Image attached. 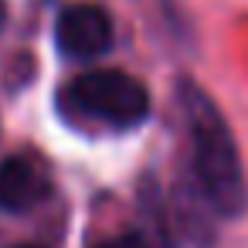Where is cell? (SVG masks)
<instances>
[{
	"mask_svg": "<svg viewBox=\"0 0 248 248\" xmlns=\"http://www.w3.org/2000/svg\"><path fill=\"white\" fill-rule=\"evenodd\" d=\"M177 99L184 109V123L190 129V150H194V177L201 184V194L211 211H217L224 221L245 217L248 211V180L241 167L238 143L231 136V126L224 123L214 99L190 78L177 82Z\"/></svg>",
	"mask_w": 248,
	"mask_h": 248,
	"instance_id": "1",
	"label": "cell"
},
{
	"mask_svg": "<svg viewBox=\"0 0 248 248\" xmlns=\"http://www.w3.org/2000/svg\"><path fill=\"white\" fill-rule=\"evenodd\" d=\"M58 112L85 129H133L150 116V92L119 68L82 72L58 92Z\"/></svg>",
	"mask_w": 248,
	"mask_h": 248,
	"instance_id": "2",
	"label": "cell"
},
{
	"mask_svg": "<svg viewBox=\"0 0 248 248\" xmlns=\"http://www.w3.org/2000/svg\"><path fill=\"white\" fill-rule=\"evenodd\" d=\"M116 41V28L106 7L99 4H72L58 14L55 24V45L72 62H95L109 55Z\"/></svg>",
	"mask_w": 248,
	"mask_h": 248,
	"instance_id": "3",
	"label": "cell"
},
{
	"mask_svg": "<svg viewBox=\"0 0 248 248\" xmlns=\"http://www.w3.org/2000/svg\"><path fill=\"white\" fill-rule=\"evenodd\" d=\"M51 194V173L48 167L31 153H11L0 163V207L21 214L38 207Z\"/></svg>",
	"mask_w": 248,
	"mask_h": 248,
	"instance_id": "4",
	"label": "cell"
},
{
	"mask_svg": "<svg viewBox=\"0 0 248 248\" xmlns=\"http://www.w3.org/2000/svg\"><path fill=\"white\" fill-rule=\"evenodd\" d=\"M92 248H150V238L143 231H123V234H112V238H106Z\"/></svg>",
	"mask_w": 248,
	"mask_h": 248,
	"instance_id": "5",
	"label": "cell"
},
{
	"mask_svg": "<svg viewBox=\"0 0 248 248\" xmlns=\"http://www.w3.org/2000/svg\"><path fill=\"white\" fill-rule=\"evenodd\" d=\"M4 24H7V4L0 0V31H4Z\"/></svg>",
	"mask_w": 248,
	"mask_h": 248,
	"instance_id": "6",
	"label": "cell"
},
{
	"mask_svg": "<svg viewBox=\"0 0 248 248\" xmlns=\"http://www.w3.org/2000/svg\"><path fill=\"white\" fill-rule=\"evenodd\" d=\"M14 248H41V245H14Z\"/></svg>",
	"mask_w": 248,
	"mask_h": 248,
	"instance_id": "7",
	"label": "cell"
}]
</instances>
